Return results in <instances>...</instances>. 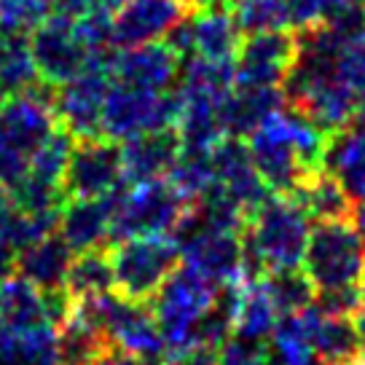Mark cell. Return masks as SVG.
I'll return each mask as SVG.
<instances>
[{"mask_svg": "<svg viewBox=\"0 0 365 365\" xmlns=\"http://www.w3.org/2000/svg\"><path fill=\"white\" fill-rule=\"evenodd\" d=\"M245 143L269 191L290 196L309 175L322 170L328 132L309 115L282 108L269 115Z\"/></svg>", "mask_w": 365, "mask_h": 365, "instance_id": "1", "label": "cell"}, {"mask_svg": "<svg viewBox=\"0 0 365 365\" xmlns=\"http://www.w3.org/2000/svg\"><path fill=\"white\" fill-rule=\"evenodd\" d=\"M59 126L54 94L48 86L0 100V185L16 188L30 172L35 150Z\"/></svg>", "mask_w": 365, "mask_h": 365, "instance_id": "2", "label": "cell"}, {"mask_svg": "<svg viewBox=\"0 0 365 365\" xmlns=\"http://www.w3.org/2000/svg\"><path fill=\"white\" fill-rule=\"evenodd\" d=\"M312 220L293 196L272 194L250 217L242 231V247L252 252L263 269L285 272L304 263Z\"/></svg>", "mask_w": 365, "mask_h": 365, "instance_id": "3", "label": "cell"}, {"mask_svg": "<svg viewBox=\"0 0 365 365\" xmlns=\"http://www.w3.org/2000/svg\"><path fill=\"white\" fill-rule=\"evenodd\" d=\"M191 202L170 180L121 185L115 191L108 247L132 237H172Z\"/></svg>", "mask_w": 365, "mask_h": 365, "instance_id": "4", "label": "cell"}, {"mask_svg": "<svg viewBox=\"0 0 365 365\" xmlns=\"http://www.w3.org/2000/svg\"><path fill=\"white\" fill-rule=\"evenodd\" d=\"M110 261L115 293L126 301L150 304L180 269L182 252L172 237H132L110 247Z\"/></svg>", "mask_w": 365, "mask_h": 365, "instance_id": "5", "label": "cell"}, {"mask_svg": "<svg viewBox=\"0 0 365 365\" xmlns=\"http://www.w3.org/2000/svg\"><path fill=\"white\" fill-rule=\"evenodd\" d=\"M217 293V285H212L188 263H180V269L164 282L159 296L150 301L164 339V360L188 346L194 325L212 309Z\"/></svg>", "mask_w": 365, "mask_h": 365, "instance_id": "6", "label": "cell"}, {"mask_svg": "<svg viewBox=\"0 0 365 365\" xmlns=\"http://www.w3.org/2000/svg\"><path fill=\"white\" fill-rule=\"evenodd\" d=\"M304 272L319 290L360 287L365 274V242L349 220L314 223L309 231Z\"/></svg>", "mask_w": 365, "mask_h": 365, "instance_id": "7", "label": "cell"}, {"mask_svg": "<svg viewBox=\"0 0 365 365\" xmlns=\"http://www.w3.org/2000/svg\"><path fill=\"white\" fill-rule=\"evenodd\" d=\"M180 118V94L175 91L132 89L121 83H110L103 108V132L110 143H126L132 137L175 129Z\"/></svg>", "mask_w": 365, "mask_h": 365, "instance_id": "8", "label": "cell"}, {"mask_svg": "<svg viewBox=\"0 0 365 365\" xmlns=\"http://www.w3.org/2000/svg\"><path fill=\"white\" fill-rule=\"evenodd\" d=\"M240 22L231 6L223 3H199L191 16L180 22L164 41L178 51V57H202L212 62H234L242 46Z\"/></svg>", "mask_w": 365, "mask_h": 365, "instance_id": "9", "label": "cell"}, {"mask_svg": "<svg viewBox=\"0 0 365 365\" xmlns=\"http://www.w3.org/2000/svg\"><path fill=\"white\" fill-rule=\"evenodd\" d=\"M27 41L38 78L48 89H59L94 62L89 48L78 38L76 22L62 14H51L41 27H35Z\"/></svg>", "mask_w": 365, "mask_h": 365, "instance_id": "10", "label": "cell"}, {"mask_svg": "<svg viewBox=\"0 0 365 365\" xmlns=\"http://www.w3.org/2000/svg\"><path fill=\"white\" fill-rule=\"evenodd\" d=\"M113 57V54H110ZM108 59H97L89 68L78 73L73 81L62 83L54 91V110L57 121L76 140H94L103 137L100 124H103L105 97L110 91V73H108Z\"/></svg>", "mask_w": 365, "mask_h": 365, "instance_id": "11", "label": "cell"}, {"mask_svg": "<svg viewBox=\"0 0 365 365\" xmlns=\"http://www.w3.org/2000/svg\"><path fill=\"white\" fill-rule=\"evenodd\" d=\"M298 59V33L272 30L242 38L234 59V86H282Z\"/></svg>", "mask_w": 365, "mask_h": 365, "instance_id": "12", "label": "cell"}, {"mask_svg": "<svg viewBox=\"0 0 365 365\" xmlns=\"http://www.w3.org/2000/svg\"><path fill=\"white\" fill-rule=\"evenodd\" d=\"M124 185L121 148L105 137L76 140L65 172V194L68 199H103Z\"/></svg>", "mask_w": 365, "mask_h": 365, "instance_id": "13", "label": "cell"}, {"mask_svg": "<svg viewBox=\"0 0 365 365\" xmlns=\"http://www.w3.org/2000/svg\"><path fill=\"white\" fill-rule=\"evenodd\" d=\"M188 0H126L113 11V46L156 43L191 16Z\"/></svg>", "mask_w": 365, "mask_h": 365, "instance_id": "14", "label": "cell"}, {"mask_svg": "<svg viewBox=\"0 0 365 365\" xmlns=\"http://www.w3.org/2000/svg\"><path fill=\"white\" fill-rule=\"evenodd\" d=\"M113 83L148 91H172L180 81V57L167 41L113 51L108 62Z\"/></svg>", "mask_w": 365, "mask_h": 365, "instance_id": "15", "label": "cell"}, {"mask_svg": "<svg viewBox=\"0 0 365 365\" xmlns=\"http://www.w3.org/2000/svg\"><path fill=\"white\" fill-rule=\"evenodd\" d=\"M212 170H215L217 185L234 196L247 215H252L272 196L269 185L255 170L247 143L242 137H223L217 143L212 150Z\"/></svg>", "mask_w": 365, "mask_h": 365, "instance_id": "16", "label": "cell"}, {"mask_svg": "<svg viewBox=\"0 0 365 365\" xmlns=\"http://www.w3.org/2000/svg\"><path fill=\"white\" fill-rule=\"evenodd\" d=\"M188 266L212 285L226 287L242 282V234L237 231H199L180 247Z\"/></svg>", "mask_w": 365, "mask_h": 365, "instance_id": "17", "label": "cell"}, {"mask_svg": "<svg viewBox=\"0 0 365 365\" xmlns=\"http://www.w3.org/2000/svg\"><path fill=\"white\" fill-rule=\"evenodd\" d=\"M126 185L167 180L175 161L180 156V137L178 129H161L148 135L132 137L118 145Z\"/></svg>", "mask_w": 365, "mask_h": 365, "instance_id": "18", "label": "cell"}, {"mask_svg": "<svg viewBox=\"0 0 365 365\" xmlns=\"http://www.w3.org/2000/svg\"><path fill=\"white\" fill-rule=\"evenodd\" d=\"M322 170L341 182L352 202L365 199V110L328 135Z\"/></svg>", "mask_w": 365, "mask_h": 365, "instance_id": "19", "label": "cell"}, {"mask_svg": "<svg viewBox=\"0 0 365 365\" xmlns=\"http://www.w3.org/2000/svg\"><path fill=\"white\" fill-rule=\"evenodd\" d=\"M115 191L103 199H68L59 215V237L76 255L97 247H108L110 220H113Z\"/></svg>", "mask_w": 365, "mask_h": 365, "instance_id": "20", "label": "cell"}, {"mask_svg": "<svg viewBox=\"0 0 365 365\" xmlns=\"http://www.w3.org/2000/svg\"><path fill=\"white\" fill-rule=\"evenodd\" d=\"M309 336L322 365H357L365 357L354 317H331L317 307H309Z\"/></svg>", "mask_w": 365, "mask_h": 365, "instance_id": "21", "label": "cell"}, {"mask_svg": "<svg viewBox=\"0 0 365 365\" xmlns=\"http://www.w3.org/2000/svg\"><path fill=\"white\" fill-rule=\"evenodd\" d=\"M115 352L113 339L81 314L76 304L70 317L57 328L54 365H100Z\"/></svg>", "mask_w": 365, "mask_h": 365, "instance_id": "22", "label": "cell"}, {"mask_svg": "<svg viewBox=\"0 0 365 365\" xmlns=\"http://www.w3.org/2000/svg\"><path fill=\"white\" fill-rule=\"evenodd\" d=\"M285 105L287 100L282 86H234L223 105L226 137L247 140L269 115L282 110Z\"/></svg>", "mask_w": 365, "mask_h": 365, "instance_id": "23", "label": "cell"}, {"mask_svg": "<svg viewBox=\"0 0 365 365\" xmlns=\"http://www.w3.org/2000/svg\"><path fill=\"white\" fill-rule=\"evenodd\" d=\"M73 258H76V252L68 247V242L59 234H51V237L16 252V274L41 293L62 290Z\"/></svg>", "mask_w": 365, "mask_h": 365, "instance_id": "24", "label": "cell"}, {"mask_svg": "<svg viewBox=\"0 0 365 365\" xmlns=\"http://www.w3.org/2000/svg\"><path fill=\"white\" fill-rule=\"evenodd\" d=\"M43 328H54L46 312L43 293L35 290L19 274L0 282V331L11 333V336H24V333L43 331Z\"/></svg>", "mask_w": 365, "mask_h": 365, "instance_id": "25", "label": "cell"}, {"mask_svg": "<svg viewBox=\"0 0 365 365\" xmlns=\"http://www.w3.org/2000/svg\"><path fill=\"white\" fill-rule=\"evenodd\" d=\"M293 199L304 207L309 220L328 223V220H349L352 217V196L344 191V185L331 178L325 170L309 175L307 180L293 191Z\"/></svg>", "mask_w": 365, "mask_h": 365, "instance_id": "26", "label": "cell"}, {"mask_svg": "<svg viewBox=\"0 0 365 365\" xmlns=\"http://www.w3.org/2000/svg\"><path fill=\"white\" fill-rule=\"evenodd\" d=\"M115 287L113 261H110V247H97V250L78 252L70 263L65 290L73 301H86V298L110 293Z\"/></svg>", "mask_w": 365, "mask_h": 365, "instance_id": "27", "label": "cell"}, {"mask_svg": "<svg viewBox=\"0 0 365 365\" xmlns=\"http://www.w3.org/2000/svg\"><path fill=\"white\" fill-rule=\"evenodd\" d=\"M277 322H279V312L272 304L263 279L245 282L240 293V307H237V333L234 336L266 341V339H272Z\"/></svg>", "mask_w": 365, "mask_h": 365, "instance_id": "28", "label": "cell"}, {"mask_svg": "<svg viewBox=\"0 0 365 365\" xmlns=\"http://www.w3.org/2000/svg\"><path fill=\"white\" fill-rule=\"evenodd\" d=\"M3 38H6V48H3V59H0V100L41 86L30 41L22 35H14V38L3 35Z\"/></svg>", "mask_w": 365, "mask_h": 365, "instance_id": "29", "label": "cell"}, {"mask_svg": "<svg viewBox=\"0 0 365 365\" xmlns=\"http://www.w3.org/2000/svg\"><path fill=\"white\" fill-rule=\"evenodd\" d=\"M263 285L269 290V298L279 312V317L301 314L309 307H314V301H317V287L304 269H285V272L266 274Z\"/></svg>", "mask_w": 365, "mask_h": 365, "instance_id": "30", "label": "cell"}, {"mask_svg": "<svg viewBox=\"0 0 365 365\" xmlns=\"http://www.w3.org/2000/svg\"><path fill=\"white\" fill-rule=\"evenodd\" d=\"M73 148H76V137L59 124L43 145L35 150L27 175H30V178H38V180H43V182H51V185H62V188H65V172H68Z\"/></svg>", "mask_w": 365, "mask_h": 365, "instance_id": "31", "label": "cell"}, {"mask_svg": "<svg viewBox=\"0 0 365 365\" xmlns=\"http://www.w3.org/2000/svg\"><path fill=\"white\" fill-rule=\"evenodd\" d=\"M167 180H170L188 202H196V199L215 182L212 150L180 148V156H178V161H175V167H172Z\"/></svg>", "mask_w": 365, "mask_h": 365, "instance_id": "32", "label": "cell"}, {"mask_svg": "<svg viewBox=\"0 0 365 365\" xmlns=\"http://www.w3.org/2000/svg\"><path fill=\"white\" fill-rule=\"evenodd\" d=\"M231 9L245 35L290 30L285 0H237Z\"/></svg>", "mask_w": 365, "mask_h": 365, "instance_id": "33", "label": "cell"}, {"mask_svg": "<svg viewBox=\"0 0 365 365\" xmlns=\"http://www.w3.org/2000/svg\"><path fill=\"white\" fill-rule=\"evenodd\" d=\"M54 14V0H0V35H27Z\"/></svg>", "mask_w": 365, "mask_h": 365, "instance_id": "34", "label": "cell"}, {"mask_svg": "<svg viewBox=\"0 0 365 365\" xmlns=\"http://www.w3.org/2000/svg\"><path fill=\"white\" fill-rule=\"evenodd\" d=\"M336 73L365 103V30L339 41V46H336Z\"/></svg>", "mask_w": 365, "mask_h": 365, "instance_id": "35", "label": "cell"}, {"mask_svg": "<svg viewBox=\"0 0 365 365\" xmlns=\"http://www.w3.org/2000/svg\"><path fill=\"white\" fill-rule=\"evenodd\" d=\"M314 307L331 317H357L363 312L365 301L360 287H339V290H319Z\"/></svg>", "mask_w": 365, "mask_h": 365, "instance_id": "36", "label": "cell"}, {"mask_svg": "<svg viewBox=\"0 0 365 365\" xmlns=\"http://www.w3.org/2000/svg\"><path fill=\"white\" fill-rule=\"evenodd\" d=\"M220 352L217 346H207V344H191L182 352L172 354L164 365H220Z\"/></svg>", "mask_w": 365, "mask_h": 365, "instance_id": "37", "label": "cell"}, {"mask_svg": "<svg viewBox=\"0 0 365 365\" xmlns=\"http://www.w3.org/2000/svg\"><path fill=\"white\" fill-rule=\"evenodd\" d=\"M19 212V207H16V199L9 188H3L0 185V234H6L9 226L14 223V217Z\"/></svg>", "mask_w": 365, "mask_h": 365, "instance_id": "38", "label": "cell"}, {"mask_svg": "<svg viewBox=\"0 0 365 365\" xmlns=\"http://www.w3.org/2000/svg\"><path fill=\"white\" fill-rule=\"evenodd\" d=\"M16 274V250L11 247V242L0 234V282L11 279Z\"/></svg>", "mask_w": 365, "mask_h": 365, "instance_id": "39", "label": "cell"}, {"mask_svg": "<svg viewBox=\"0 0 365 365\" xmlns=\"http://www.w3.org/2000/svg\"><path fill=\"white\" fill-rule=\"evenodd\" d=\"M319 6H322V14H325V22H331V19L352 11L357 6H365V0H319Z\"/></svg>", "mask_w": 365, "mask_h": 365, "instance_id": "40", "label": "cell"}, {"mask_svg": "<svg viewBox=\"0 0 365 365\" xmlns=\"http://www.w3.org/2000/svg\"><path fill=\"white\" fill-rule=\"evenodd\" d=\"M349 223L354 226V231L360 234V240L365 242V199H357L352 207V217H349Z\"/></svg>", "mask_w": 365, "mask_h": 365, "instance_id": "41", "label": "cell"}, {"mask_svg": "<svg viewBox=\"0 0 365 365\" xmlns=\"http://www.w3.org/2000/svg\"><path fill=\"white\" fill-rule=\"evenodd\" d=\"M100 365H148L145 360H140V357H135V354H126L121 352V349H115L108 360H103Z\"/></svg>", "mask_w": 365, "mask_h": 365, "instance_id": "42", "label": "cell"}, {"mask_svg": "<svg viewBox=\"0 0 365 365\" xmlns=\"http://www.w3.org/2000/svg\"><path fill=\"white\" fill-rule=\"evenodd\" d=\"M354 322H357V331H360V339H363V346H365V307H363V312L354 317Z\"/></svg>", "mask_w": 365, "mask_h": 365, "instance_id": "43", "label": "cell"}, {"mask_svg": "<svg viewBox=\"0 0 365 365\" xmlns=\"http://www.w3.org/2000/svg\"><path fill=\"white\" fill-rule=\"evenodd\" d=\"M199 3H223V6H234L237 0H199Z\"/></svg>", "mask_w": 365, "mask_h": 365, "instance_id": "44", "label": "cell"}, {"mask_svg": "<svg viewBox=\"0 0 365 365\" xmlns=\"http://www.w3.org/2000/svg\"><path fill=\"white\" fill-rule=\"evenodd\" d=\"M3 48H6V38L0 35V59H3Z\"/></svg>", "mask_w": 365, "mask_h": 365, "instance_id": "45", "label": "cell"}, {"mask_svg": "<svg viewBox=\"0 0 365 365\" xmlns=\"http://www.w3.org/2000/svg\"><path fill=\"white\" fill-rule=\"evenodd\" d=\"M360 293H363V301H365V274H363V282H360Z\"/></svg>", "mask_w": 365, "mask_h": 365, "instance_id": "46", "label": "cell"}, {"mask_svg": "<svg viewBox=\"0 0 365 365\" xmlns=\"http://www.w3.org/2000/svg\"><path fill=\"white\" fill-rule=\"evenodd\" d=\"M357 365H365V357H363V360H360V363H357Z\"/></svg>", "mask_w": 365, "mask_h": 365, "instance_id": "47", "label": "cell"}, {"mask_svg": "<svg viewBox=\"0 0 365 365\" xmlns=\"http://www.w3.org/2000/svg\"><path fill=\"white\" fill-rule=\"evenodd\" d=\"M159 365H164V363H159Z\"/></svg>", "mask_w": 365, "mask_h": 365, "instance_id": "48", "label": "cell"}]
</instances>
